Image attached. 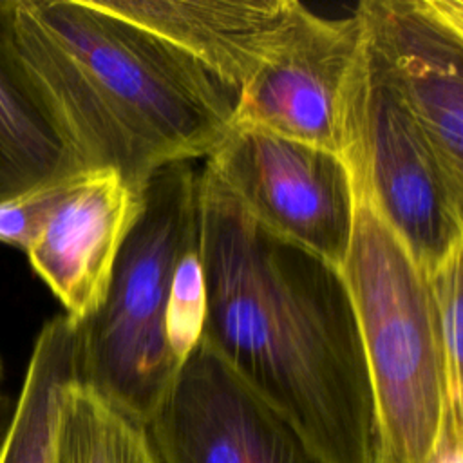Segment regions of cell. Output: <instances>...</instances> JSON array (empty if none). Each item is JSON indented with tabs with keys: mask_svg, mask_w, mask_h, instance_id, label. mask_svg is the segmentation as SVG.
<instances>
[{
	"mask_svg": "<svg viewBox=\"0 0 463 463\" xmlns=\"http://www.w3.org/2000/svg\"><path fill=\"white\" fill-rule=\"evenodd\" d=\"M206 344L324 463H376L374 398L338 268L259 224L199 172Z\"/></svg>",
	"mask_w": 463,
	"mask_h": 463,
	"instance_id": "obj_1",
	"label": "cell"
},
{
	"mask_svg": "<svg viewBox=\"0 0 463 463\" xmlns=\"http://www.w3.org/2000/svg\"><path fill=\"white\" fill-rule=\"evenodd\" d=\"M22 58L87 170L141 194L165 165L206 157L239 92L150 31L94 0H14Z\"/></svg>",
	"mask_w": 463,
	"mask_h": 463,
	"instance_id": "obj_2",
	"label": "cell"
},
{
	"mask_svg": "<svg viewBox=\"0 0 463 463\" xmlns=\"http://www.w3.org/2000/svg\"><path fill=\"white\" fill-rule=\"evenodd\" d=\"M199 172L175 161L148 177L101 304L76 322L80 383L143 425L181 369L166 318L177 264L201 239Z\"/></svg>",
	"mask_w": 463,
	"mask_h": 463,
	"instance_id": "obj_3",
	"label": "cell"
},
{
	"mask_svg": "<svg viewBox=\"0 0 463 463\" xmlns=\"http://www.w3.org/2000/svg\"><path fill=\"white\" fill-rule=\"evenodd\" d=\"M340 273L367 362L378 454L392 463H429L449 392L427 271L356 190L353 233Z\"/></svg>",
	"mask_w": 463,
	"mask_h": 463,
	"instance_id": "obj_4",
	"label": "cell"
},
{
	"mask_svg": "<svg viewBox=\"0 0 463 463\" xmlns=\"http://www.w3.org/2000/svg\"><path fill=\"white\" fill-rule=\"evenodd\" d=\"M345 161L354 190L425 271L463 244V194L449 183L429 137L367 42Z\"/></svg>",
	"mask_w": 463,
	"mask_h": 463,
	"instance_id": "obj_5",
	"label": "cell"
},
{
	"mask_svg": "<svg viewBox=\"0 0 463 463\" xmlns=\"http://www.w3.org/2000/svg\"><path fill=\"white\" fill-rule=\"evenodd\" d=\"M204 170L266 230L342 268L354 221L347 161L271 132L232 125Z\"/></svg>",
	"mask_w": 463,
	"mask_h": 463,
	"instance_id": "obj_6",
	"label": "cell"
},
{
	"mask_svg": "<svg viewBox=\"0 0 463 463\" xmlns=\"http://www.w3.org/2000/svg\"><path fill=\"white\" fill-rule=\"evenodd\" d=\"M360 14L306 11L289 42L239 92L233 123L347 157L364 63Z\"/></svg>",
	"mask_w": 463,
	"mask_h": 463,
	"instance_id": "obj_7",
	"label": "cell"
},
{
	"mask_svg": "<svg viewBox=\"0 0 463 463\" xmlns=\"http://www.w3.org/2000/svg\"><path fill=\"white\" fill-rule=\"evenodd\" d=\"M145 427L159 463H324L201 340Z\"/></svg>",
	"mask_w": 463,
	"mask_h": 463,
	"instance_id": "obj_8",
	"label": "cell"
},
{
	"mask_svg": "<svg viewBox=\"0 0 463 463\" xmlns=\"http://www.w3.org/2000/svg\"><path fill=\"white\" fill-rule=\"evenodd\" d=\"M369 51L463 194V2L364 0Z\"/></svg>",
	"mask_w": 463,
	"mask_h": 463,
	"instance_id": "obj_9",
	"label": "cell"
},
{
	"mask_svg": "<svg viewBox=\"0 0 463 463\" xmlns=\"http://www.w3.org/2000/svg\"><path fill=\"white\" fill-rule=\"evenodd\" d=\"M139 206L136 194L110 168L72 175L25 255L34 273L74 322L101 304L119 246Z\"/></svg>",
	"mask_w": 463,
	"mask_h": 463,
	"instance_id": "obj_10",
	"label": "cell"
},
{
	"mask_svg": "<svg viewBox=\"0 0 463 463\" xmlns=\"http://www.w3.org/2000/svg\"><path fill=\"white\" fill-rule=\"evenodd\" d=\"M241 92L282 51L307 11L297 0H94Z\"/></svg>",
	"mask_w": 463,
	"mask_h": 463,
	"instance_id": "obj_11",
	"label": "cell"
},
{
	"mask_svg": "<svg viewBox=\"0 0 463 463\" xmlns=\"http://www.w3.org/2000/svg\"><path fill=\"white\" fill-rule=\"evenodd\" d=\"M14 0H0V201L87 170L20 54Z\"/></svg>",
	"mask_w": 463,
	"mask_h": 463,
	"instance_id": "obj_12",
	"label": "cell"
},
{
	"mask_svg": "<svg viewBox=\"0 0 463 463\" xmlns=\"http://www.w3.org/2000/svg\"><path fill=\"white\" fill-rule=\"evenodd\" d=\"M74 380H80L78 326L58 315L36 336L0 463H52L61 398Z\"/></svg>",
	"mask_w": 463,
	"mask_h": 463,
	"instance_id": "obj_13",
	"label": "cell"
},
{
	"mask_svg": "<svg viewBox=\"0 0 463 463\" xmlns=\"http://www.w3.org/2000/svg\"><path fill=\"white\" fill-rule=\"evenodd\" d=\"M52 463H159L146 427L74 380L63 392Z\"/></svg>",
	"mask_w": 463,
	"mask_h": 463,
	"instance_id": "obj_14",
	"label": "cell"
},
{
	"mask_svg": "<svg viewBox=\"0 0 463 463\" xmlns=\"http://www.w3.org/2000/svg\"><path fill=\"white\" fill-rule=\"evenodd\" d=\"M461 251L458 244L439 264L427 271L447 367L449 405L463 411L461 396Z\"/></svg>",
	"mask_w": 463,
	"mask_h": 463,
	"instance_id": "obj_15",
	"label": "cell"
},
{
	"mask_svg": "<svg viewBox=\"0 0 463 463\" xmlns=\"http://www.w3.org/2000/svg\"><path fill=\"white\" fill-rule=\"evenodd\" d=\"M206 313L204 269L201 260V239L183 253L168 306L166 336L174 356L183 365L201 340Z\"/></svg>",
	"mask_w": 463,
	"mask_h": 463,
	"instance_id": "obj_16",
	"label": "cell"
},
{
	"mask_svg": "<svg viewBox=\"0 0 463 463\" xmlns=\"http://www.w3.org/2000/svg\"><path fill=\"white\" fill-rule=\"evenodd\" d=\"M71 177L0 201V242L25 251Z\"/></svg>",
	"mask_w": 463,
	"mask_h": 463,
	"instance_id": "obj_17",
	"label": "cell"
},
{
	"mask_svg": "<svg viewBox=\"0 0 463 463\" xmlns=\"http://www.w3.org/2000/svg\"><path fill=\"white\" fill-rule=\"evenodd\" d=\"M429 463H463V411L452 409L449 403Z\"/></svg>",
	"mask_w": 463,
	"mask_h": 463,
	"instance_id": "obj_18",
	"label": "cell"
},
{
	"mask_svg": "<svg viewBox=\"0 0 463 463\" xmlns=\"http://www.w3.org/2000/svg\"><path fill=\"white\" fill-rule=\"evenodd\" d=\"M4 382H5V367H4V360L0 356V452L9 430V423H11V416L13 411L9 409V396L4 391Z\"/></svg>",
	"mask_w": 463,
	"mask_h": 463,
	"instance_id": "obj_19",
	"label": "cell"
},
{
	"mask_svg": "<svg viewBox=\"0 0 463 463\" xmlns=\"http://www.w3.org/2000/svg\"><path fill=\"white\" fill-rule=\"evenodd\" d=\"M376 463H392V461H389L387 458H383V456H380V454H378V461H376Z\"/></svg>",
	"mask_w": 463,
	"mask_h": 463,
	"instance_id": "obj_20",
	"label": "cell"
}]
</instances>
